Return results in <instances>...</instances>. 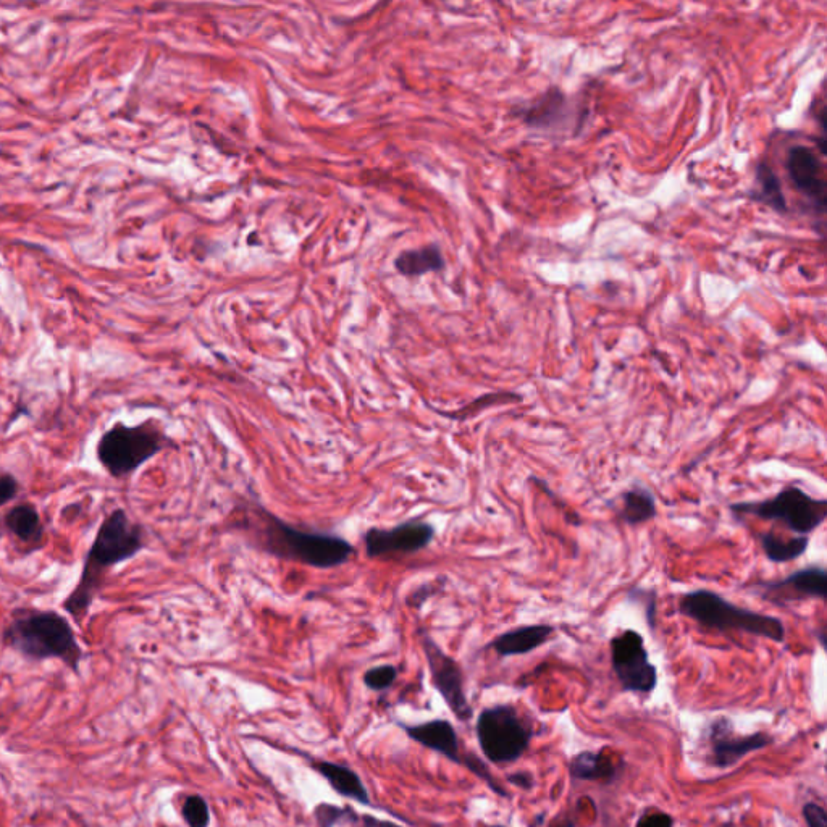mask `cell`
Masks as SVG:
<instances>
[{"mask_svg":"<svg viewBox=\"0 0 827 827\" xmlns=\"http://www.w3.org/2000/svg\"><path fill=\"white\" fill-rule=\"evenodd\" d=\"M144 546L146 530L143 525L131 521L125 509H114L97 530L93 545L84 559L80 582L63 601V609L76 622L83 621L97 595L102 592L110 569L135 558Z\"/></svg>","mask_w":827,"mask_h":827,"instance_id":"1","label":"cell"},{"mask_svg":"<svg viewBox=\"0 0 827 827\" xmlns=\"http://www.w3.org/2000/svg\"><path fill=\"white\" fill-rule=\"evenodd\" d=\"M249 527L254 546L265 555L320 571L343 566L356 551L353 543L340 535L296 527L264 508L252 509Z\"/></svg>","mask_w":827,"mask_h":827,"instance_id":"2","label":"cell"},{"mask_svg":"<svg viewBox=\"0 0 827 827\" xmlns=\"http://www.w3.org/2000/svg\"><path fill=\"white\" fill-rule=\"evenodd\" d=\"M2 642L26 660H60L75 672L83 660L72 624L54 609H13Z\"/></svg>","mask_w":827,"mask_h":827,"instance_id":"3","label":"cell"},{"mask_svg":"<svg viewBox=\"0 0 827 827\" xmlns=\"http://www.w3.org/2000/svg\"><path fill=\"white\" fill-rule=\"evenodd\" d=\"M679 613L692 619L702 629L713 632H740V634L761 637L771 642H786L787 629L782 619L755 611L752 608L734 605L723 595L697 588L679 598Z\"/></svg>","mask_w":827,"mask_h":827,"instance_id":"4","label":"cell"},{"mask_svg":"<svg viewBox=\"0 0 827 827\" xmlns=\"http://www.w3.org/2000/svg\"><path fill=\"white\" fill-rule=\"evenodd\" d=\"M172 446L173 441L154 419L139 425L117 422L102 433L96 454L110 477L126 479Z\"/></svg>","mask_w":827,"mask_h":827,"instance_id":"5","label":"cell"},{"mask_svg":"<svg viewBox=\"0 0 827 827\" xmlns=\"http://www.w3.org/2000/svg\"><path fill=\"white\" fill-rule=\"evenodd\" d=\"M732 516L782 522L798 537H810L827 519V500L815 498L797 485H786L768 500L729 504Z\"/></svg>","mask_w":827,"mask_h":827,"instance_id":"6","label":"cell"},{"mask_svg":"<svg viewBox=\"0 0 827 827\" xmlns=\"http://www.w3.org/2000/svg\"><path fill=\"white\" fill-rule=\"evenodd\" d=\"M475 734L483 756L490 763L509 765L527 752L534 732L513 705L504 703L480 711Z\"/></svg>","mask_w":827,"mask_h":827,"instance_id":"7","label":"cell"},{"mask_svg":"<svg viewBox=\"0 0 827 827\" xmlns=\"http://www.w3.org/2000/svg\"><path fill=\"white\" fill-rule=\"evenodd\" d=\"M611 668L622 692L650 695L658 687V669L651 663L643 635L624 629L609 640Z\"/></svg>","mask_w":827,"mask_h":827,"instance_id":"8","label":"cell"},{"mask_svg":"<svg viewBox=\"0 0 827 827\" xmlns=\"http://www.w3.org/2000/svg\"><path fill=\"white\" fill-rule=\"evenodd\" d=\"M419 642L427 661L433 689L437 690L459 723H469L474 716V708L467 698L466 676L461 664L448 655L425 630H420Z\"/></svg>","mask_w":827,"mask_h":827,"instance_id":"9","label":"cell"},{"mask_svg":"<svg viewBox=\"0 0 827 827\" xmlns=\"http://www.w3.org/2000/svg\"><path fill=\"white\" fill-rule=\"evenodd\" d=\"M437 530L430 522L414 517L401 524L382 529L370 527L362 534L367 558L387 559L393 556H411L429 548Z\"/></svg>","mask_w":827,"mask_h":827,"instance_id":"10","label":"cell"},{"mask_svg":"<svg viewBox=\"0 0 827 827\" xmlns=\"http://www.w3.org/2000/svg\"><path fill=\"white\" fill-rule=\"evenodd\" d=\"M748 590L771 605L786 608L790 603L807 600L826 601L827 571L824 566H807L790 572L779 580H763L750 585Z\"/></svg>","mask_w":827,"mask_h":827,"instance_id":"11","label":"cell"},{"mask_svg":"<svg viewBox=\"0 0 827 827\" xmlns=\"http://www.w3.org/2000/svg\"><path fill=\"white\" fill-rule=\"evenodd\" d=\"M711 765L719 769L734 768L750 753L758 752L773 744L774 739L766 732L750 735L735 734L734 726L727 718L713 721L708 731Z\"/></svg>","mask_w":827,"mask_h":827,"instance_id":"12","label":"cell"},{"mask_svg":"<svg viewBox=\"0 0 827 827\" xmlns=\"http://www.w3.org/2000/svg\"><path fill=\"white\" fill-rule=\"evenodd\" d=\"M787 172L795 188L823 214L826 206V178L823 164L819 162L816 152L803 144L790 147Z\"/></svg>","mask_w":827,"mask_h":827,"instance_id":"13","label":"cell"},{"mask_svg":"<svg viewBox=\"0 0 827 827\" xmlns=\"http://www.w3.org/2000/svg\"><path fill=\"white\" fill-rule=\"evenodd\" d=\"M398 726L420 747L445 756L446 760L453 761L456 765L466 766L469 753H462L458 732L448 719H430L414 726L398 723Z\"/></svg>","mask_w":827,"mask_h":827,"instance_id":"14","label":"cell"},{"mask_svg":"<svg viewBox=\"0 0 827 827\" xmlns=\"http://www.w3.org/2000/svg\"><path fill=\"white\" fill-rule=\"evenodd\" d=\"M555 634L556 626L553 624H546V622L527 624V626L514 627L503 634L496 635L495 639L488 643L487 648L495 651L500 658L529 655L532 651L543 647L546 642H550Z\"/></svg>","mask_w":827,"mask_h":827,"instance_id":"15","label":"cell"},{"mask_svg":"<svg viewBox=\"0 0 827 827\" xmlns=\"http://www.w3.org/2000/svg\"><path fill=\"white\" fill-rule=\"evenodd\" d=\"M307 760L315 773H319L330 784L333 792L343 798H348L351 802L359 803L364 807H372L369 790L353 768L341 765V763H333V761L311 758V756H307Z\"/></svg>","mask_w":827,"mask_h":827,"instance_id":"16","label":"cell"},{"mask_svg":"<svg viewBox=\"0 0 827 827\" xmlns=\"http://www.w3.org/2000/svg\"><path fill=\"white\" fill-rule=\"evenodd\" d=\"M571 107L566 94L559 88H550L521 112L525 125L535 130H555L567 122Z\"/></svg>","mask_w":827,"mask_h":827,"instance_id":"17","label":"cell"},{"mask_svg":"<svg viewBox=\"0 0 827 827\" xmlns=\"http://www.w3.org/2000/svg\"><path fill=\"white\" fill-rule=\"evenodd\" d=\"M4 525L18 542L30 546L33 550L44 540V524L34 504H15L5 513Z\"/></svg>","mask_w":827,"mask_h":827,"instance_id":"18","label":"cell"},{"mask_svg":"<svg viewBox=\"0 0 827 827\" xmlns=\"http://www.w3.org/2000/svg\"><path fill=\"white\" fill-rule=\"evenodd\" d=\"M619 500H621V509L618 511L619 521L624 524L637 527L658 517L655 495L651 493L650 488L643 487L640 483H635L629 490L621 493Z\"/></svg>","mask_w":827,"mask_h":827,"instance_id":"19","label":"cell"},{"mask_svg":"<svg viewBox=\"0 0 827 827\" xmlns=\"http://www.w3.org/2000/svg\"><path fill=\"white\" fill-rule=\"evenodd\" d=\"M569 774L576 781H605L613 782L619 779L621 766L616 765L605 752H580L577 753L569 765Z\"/></svg>","mask_w":827,"mask_h":827,"instance_id":"20","label":"cell"},{"mask_svg":"<svg viewBox=\"0 0 827 827\" xmlns=\"http://www.w3.org/2000/svg\"><path fill=\"white\" fill-rule=\"evenodd\" d=\"M760 545L763 555L774 564L794 563L807 553L810 546V537H782L774 530L760 534Z\"/></svg>","mask_w":827,"mask_h":827,"instance_id":"21","label":"cell"},{"mask_svg":"<svg viewBox=\"0 0 827 827\" xmlns=\"http://www.w3.org/2000/svg\"><path fill=\"white\" fill-rule=\"evenodd\" d=\"M395 267L404 277H420V275L443 269L445 261H443L440 249L435 244H429L424 248L401 252L396 257Z\"/></svg>","mask_w":827,"mask_h":827,"instance_id":"22","label":"cell"},{"mask_svg":"<svg viewBox=\"0 0 827 827\" xmlns=\"http://www.w3.org/2000/svg\"><path fill=\"white\" fill-rule=\"evenodd\" d=\"M756 188L753 191V199L763 202L765 206L771 207L779 214H787V199L782 193L781 181L777 178L773 168L768 162H760L756 167Z\"/></svg>","mask_w":827,"mask_h":827,"instance_id":"23","label":"cell"},{"mask_svg":"<svg viewBox=\"0 0 827 827\" xmlns=\"http://www.w3.org/2000/svg\"><path fill=\"white\" fill-rule=\"evenodd\" d=\"M521 401H524V398H522V395H519V393H508V391H500V393H487V395L474 399L472 403L464 406L461 411L445 412L443 416L450 417V419L464 420L475 416V414L482 411V409L492 408L495 404L521 403Z\"/></svg>","mask_w":827,"mask_h":827,"instance_id":"24","label":"cell"},{"mask_svg":"<svg viewBox=\"0 0 827 827\" xmlns=\"http://www.w3.org/2000/svg\"><path fill=\"white\" fill-rule=\"evenodd\" d=\"M181 816L188 827H209L212 821L209 803L199 794L188 795L181 807Z\"/></svg>","mask_w":827,"mask_h":827,"instance_id":"25","label":"cell"},{"mask_svg":"<svg viewBox=\"0 0 827 827\" xmlns=\"http://www.w3.org/2000/svg\"><path fill=\"white\" fill-rule=\"evenodd\" d=\"M356 811L351 807H338L332 803H319L314 808L315 823L319 827H336L351 823Z\"/></svg>","mask_w":827,"mask_h":827,"instance_id":"26","label":"cell"},{"mask_svg":"<svg viewBox=\"0 0 827 827\" xmlns=\"http://www.w3.org/2000/svg\"><path fill=\"white\" fill-rule=\"evenodd\" d=\"M398 674L399 671L395 664H378L374 668L367 669L362 681L372 692H385L395 685Z\"/></svg>","mask_w":827,"mask_h":827,"instance_id":"27","label":"cell"},{"mask_svg":"<svg viewBox=\"0 0 827 827\" xmlns=\"http://www.w3.org/2000/svg\"><path fill=\"white\" fill-rule=\"evenodd\" d=\"M648 590L645 588L635 587L632 588L629 592L630 600L637 601V603H642L645 606V619H647L648 624H650V629H655L656 626V608H658V603H656V595L655 597L648 600L647 598Z\"/></svg>","mask_w":827,"mask_h":827,"instance_id":"28","label":"cell"},{"mask_svg":"<svg viewBox=\"0 0 827 827\" xmlns=\"http://www.w3.org/2000/svg\"><path fill=\"white\" fill-rule=\"evenodd\" d=\"M20 493V482L15 475L4 472L0 474V508L7 506L17 498Z\"/></svg>","mask_w":827,"mask_h":827,"instance_id":"29","label":"cell"},{"mask_svg":"<svg viewBox=\"0 0 827 827\" xmlns=\"http://www.w3.org/2000/svg\"><path fill=\"white\" fill-rule=\"evenodd\" d=\"M803 818L808 827H827V813L821 805L815 802H808L803 805Z\"/></svg>","mask_w":827,"mask_h":827,"instance_id":"30","label":"cell"},{"mask_svg":"<svg viewBox=\"0 0 827 827\" xmlns=\"http://www.w3.org/2000/svg\"><path fill=\"white\" fill-rule=\"evenodd\" d=\"M635 827H674V818L666 811H648L640 816Z\"/></svg>","mask_w":827,"mask_h":827,"instance_id":"31","label":"cell"},{"mask_svg":"<svg viewBox=\"0 0 827 827\" xmlns=\"http://www.w3.org/2000/svg\"><path fill=\"white\" fill-rule=\"evenodd\" d=\"M349 826L354 827H404L401 824L390 821V819L377 818L374 815H364V813H357L351 819Z\"/></svg>","mask_w":827,"mask_h":827,"instance_id":"32","label":"cell"},{"mask_svg":"<svg viewBox=\"0 0 827 827\" xmlns=\"http://www.w3.org/2000/svg\"><path fill=\"white\" fill-rule=\"evenodd\" d=\"M506 781L511 786L519 787V789L532 790L535 787L534 774L529 771H517V773L508 774Z\"/></svg>","mask_w":827,"mask_h":827,"instance_id":"33","label":"cell"},{"mask_svg":"<svg viewBox=\"0 0 827 827\" xmlns=\"http://www.w3.org/2000/svg\"><path fill=\"white\" fill-rule=\"evenodd\" d=\"M551 827H576V823L572 821L571 816L566 815L564 818L556 819L555 823Z\"/></svg>","mask_w":827,"mask_h":827,"instance_id":"34","label":"cell"},{"mask_svg":"<svg viewBox=\"0 0 827 827\" xmlns=\"http://www.w3.org/2000/svg\"><path fill=\"white\" fill-rule=\"evenodd\" d=\"M475 827H508V826H504V824H490V823H485V821H477V823H475Z\"/></svg>","mask_w":827,"mask_h":827,"instance_id":"35","label":"cell"}]
</instances>
